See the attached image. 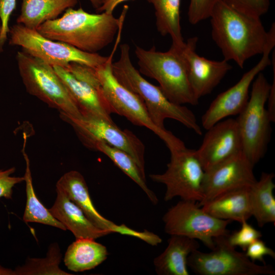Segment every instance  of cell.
I'll return each instance as SVG.
<instances>
[{"label": "cell", "mask_w": 275, "mask_h": 275, "mask_svg": "<svg viewBox=\"0 0 275 275\" xmlns=\"http://www.w3.org/2000/svg\"><path fill=\"white\" fill-rule=\"evenodd\" d=\"M209 18L212 39L224 60L233 61L243 68L248 60L264 52L272 25L269 31H266L260 17L245 14L224 0H219Z\"/></svg>", "instance_id": "6da1fadb"}, {"label": "cell", "mask_w": 275, "mask_h": 275, "mask_svg": "<svg viewBox=\"0 0 275 275\" xmlns=\"http://www.w3.org/2000/svg\"><path fill=\"white\" fill-rule=\"evenodd\" d=\"M128 7L125 5L119 18L113 14H92L67 9L57 19L48 20L36 30L49 39L69 44L83 51L95 53L110 44L118 33Z\"/></svg>", "instance_id": "7a4b0ae2"}, {"label": "cell", "mask_w": 275, "mask_h": 275, "mask_svg": "<svg viewBox=\"0 0 275 275\" xmlns=\"http://www.w3.org/2000/svg\"><path fill=\"white\" fill-rule=\"evenodd\" d=\"M113 73L123 86L137 95L145 104L150 118L162 129L167 119L175 120L196 134L202 131L194 113L184 105L171 101L159 86L145 79L132 65L130 57V47L126 43L120 46V57L112 63Z\"/></svg>", "instance_id": "3957f363"}, {"label": "cell", "mask_w": 275, "mask_h": 275, "mask_svg": "<svg viewBox=\"0 0 275 275\" xmlns=\"http://www.w3.org/2000/svg\"><path fill=\"white\" fill-rule=\"evenodd\" d=\"M182 48L172 44L168 51L162 52L157 51L154 46L146 50L136 46L135 54L140 73L155 79L171 101L196 105L199 99L189 81Z\"/></svg>", "instance_id": "277c9868"}, {"label": "cell", "mask_w": 275, "mask_h": 275, "mask_svg": "<svg viewBox=\"0 0 275 275\" xmlns=\"http://www.w3.org/2000/svg\"><path fill=\"white\" fill-rule=\"evenodd\" d=\"M116 47L115 46L106 62L95 68L111 113L125 117L136 126H143L151 130L163 141L170 152L186 147L183 142L172 132L156 126L150 118L142 99L115 78L112 65Z\"/></svg>", "instance_id": "5b68a950"}, {"label": "cell", "mask_w": 275, "mask_h": 275, "mask_svg": "<svg viewBox=\"0 0 275 275\" xmlns=\"http://www.w3.org/2000/svg\"><path fill=\"white\" fill-rule=\"evenodd\" d=\"M252 85L248 102L236 121L242 151L255 166L265 156L270 138L272 121L265 104L271 85L261 72Z\"/></svg>", "instance_id": "8992f818"}, {"label": "cell", "mask_w": 275, "mask_h": 275, "mask_svg": "<svg viewBox=\"0 0 275 275\" xmlns=\"http://www.w3.org/2000/svg\"><path fill=\"white\" fill-rule=\"evenodd\" d=\"M17 64L27 92L67 115L82 116L66 85L52 66L23 50L16 56Z\"/></svg>", "instance_id": "52a82bcc"}, {"label": "cell", "mask_w": 275, "mask_h": 275, "mask_svg": "<svg viewBox=\"0 0 275 275\" xmlns=\"http://www.w3.org/2000/svg\"><path fill=\"white\" fill-rule=\"evenodd\" d=\"M9 44L21 47L26 53L48 64L66 68L77 63L93 68L103 64L108 57L89 53L69 44L47 38L36 30L16 23L10 28Z\"/></svg>", "instance_id": "ba28073f"}, {"label": "cell", "mask_w": 275, "mask_h": 275, "mask_svg": "<svg viewBox=\"0 0 275 275\" xmlns=\"http://www.w3.org/2000/svg\"><path fill=\"white\" fill-rule=\"evenodd\" d=\"M162 220L166 233L200 240L210 250L214 238L229 234L227 227L231 223L212 216L195 201L182 200L168 210Z\"/></svg>", "instance_id": "9c48e42d"}, {"label": "cell", "mask_w": 275, "mask_h": 275, "mask_svg": "<svg viewBox=\"0 0 275 275\" xmlns=\"http://www.w3.org/2000/svg\"><path fill=\"white\" fill-rule=\"evenodd\" d=\"M215 246L209 252L197 250L188 257L187 265L200 275H274L271 265H258L245 253L230 245L227 236L214 239Z\"/></svg>", "instance_id": "30bf717a"}, {"label": "cell", "mask_w": 275, "mask_h": 275, "mask_svg": "<svg viewBox=\"0 0 275 275\" xmlns=\"http://www.w3.org/2000/svg\"><path fill=\"white\" fill-rule=\"evenodd\" d=\"M60 116L72 127L85 146L93 150L95 144L101 141L122 150L133 158L142 171L145 173V146L130 130H122L113 121L102 118L83 116L75 117L61 112Z\"/></svg>", "instance_id": "8fae6325"}, {"label": "cell", "mask_w": 275, "mask_h": 275, "mask_svg": "<svg viewBox=\"0 0 275 275\" xmlns=\"http://www.w3.org/2000/svg\"><path fill=\"white\" fill-rule=\"evenodd\" d=\"M170 153L166 171L162 174H150L149 177L166 186L165 201L179 197L182 200L199 203L203 199L202 184L205 171L196 150L185 147Z\"/></svg>", "instance_id": "7c38bea8"}, {"label": "cell", "mask_w": 275, "mask_h": 275, "mask_svg": "<svg viewBox=\"0 0 275 275\" xmlns=\"http://www.w3.org/2000/svg\"><path fill=\"white\" fill-rule=\"evenodd\" d=\"M275 46V30L271 32L268 43L260 61L246 72L231 88L219 94L202 117V125L207 130L217 122L239 115L249 99V89L256 76L271 64L269 55Z\"/></svg>", "instance_id": "4fadbf2b"}, {"label": "cell", "mask_w": 275, "mask_h": 275, "mask_svg": "<svg viewBox=\"0 0 275 275\" xmlns=\"http://www.w3.org/2000/svg\"><path fill=\"white\" fill-rule=\"evenodd\" d=\"M56 186L60 188L99 229L109 234L117 233L134 237L153 246L161 242V238L151 232L147 230L137 231L124 224L117 225L101 215L94 206L85 179L79 172L70 171L65 173L57 181Z\"/></svg>", "instance_id": "5bb4252c"}, {"label": "cell", "mask_w": 275, "mask_h": 275, "mask_svg": "<svg viewBox=\"0 0 275 275\" xmlns=\"http://www.w3.org/2000/svg\"><path fill=\"white\" fill-rule=\"evenodd\" d=\"M242 151L205 171L202 184L205 202L226 191L243 187H250L256 181L253 168Z\"/></svg>", "instance_id": "9a60e30c"}, {"label": "cell", "mask_w": 275, "mask_h": 275, "mask_svg": "<svg viewBox=\"0 0 275 275\" xmlns=\"http://www.w3.org/2000/svg\"><path fill=\"white\" fill-rule=\"evenodd\" d=\"M196 155L205 171L242 151L236 119L222 120L208 128Z\"/></svg>", "instance_id": "2e32d148"}, {"label": "cell", "mask_w": 275, "mask_h": 275, "mask_svg": "<svg viewBox=\"0 0 275 275\" xmlns=\"http://www.w3.org/2000/svg\"><path fill=\"white\" fill-rule=\"evenodd\" d=\"M196 37L185 42L182 52L185 58L189 83L196 97L199 100L209 94L232 69L228 61L209 60L196 52Z\"/></svg>", "instance_id": "e0dca14e"}, {"label": "cell", "mask_w": 275, "mask_h": 275, "mask_svg": "<svg viewBox=\"0 0 275 275\" xmlns=\"http://www.w3.org/2000/svg\"><path fill=\"white\" fill-rule=\"evenodd\" d=\"M53 67L66 85L82 116L113 121L102 88H97L78 80L62 67L54 66Z\"/></svg>", "instance_id": "ac0fdd59"}, {"label": "cell", "mask_w": 275, "mask_h": 275, "mask_svg": "<svg viewBox=\"0 0 275 275\" xmlns=\"http://www.w3.org/2000/svg\"><path fill=\"white\" fill-rule=\"evenodd\" d=\"M56 191L54 203L48 210L54 218L73 233L76 239L95 240L109 234L96 226L60 188L56 186Z\"/></svg>", "instance_id": "d6986e66"}, {"label": "cell", "mask_w": 275, "mask_h": 275, "mask_svg": "<svg viewBox=\"0 0 275 275\" xmlns=\"http://www.w3.org/2000/svg\"><path fill=\"white\" fill-rule=\"evenodd\" d=\"M251 187V186H250ZM250 187L230 190L205 202L201 207L212 216L240 223L252 216Z\"/></svg>", "instance_id": "ffe728a7"}, {"label": "cell", "mask_w": 275, "mask_h": 275, "mask_svg": "<svg viewBox=\"0 0 275 275\" xmlns=\"http://www.w3.org/2000/svg\"><path fill=\"white\" fill-rule=\"evenodd\" d=\"M164 251L154 259L153 264L158 275H189L187 260L198 250L197 240L186 236L172 235Z\"/></svg>", "instance_id": "44dd1931"}, {"label": "cell", "mask_w": 275, "mask_h": 275, "mask_svg": "<svg viewBox=\"0 0 275 275\" xmlns=\"http://www.w3.org/2000/svg\"><path fill=\"white\" fill-rule=\"evenodd\" d=\"M108 253L105 246L88 238L76 239L68 247L64 262L73 272L94 269L107 258Z\"/></svg>", "instance_id": "7402d4cb"}, {"label": "cell", "mask_w": 275, "mask_h": 275, "mask_svg": "<svg viewBox=\"0 0 275 275\" xmlns=\"http://www.w3.org/2000/svg\"><path fill=\"white\" fill-rule=\"evenodd\" d=\"M78 0H22L21 11L16 22L36 30L45 22L53 20Z\"/></svg>", "instance_id": "603a6c76"}, {"label": "cell", "mask_w": 275, "mask_h": 275, "mask_svg": "<svg viewBox=\"0 0 275 275\" xmlns=\"http://www.w3.org/2000/svg\"><path fill=\"white\" fill-rule=\"evenodd\" d=\"M273 173L262 172L260 179L250 187V199L254 216L260 227L275 223V187Z\"/></svg>", "instance_id": "cb8c5ba5"}, {"label": "cell", "mask_w": 275, "mask_h": 275, "mask_svg": "<svg viewBox=\"0 0 275 275\" xmlns=\"http://www.w3.org/2000/svg\"><path fill=\"white\" fill-rule=\"evenodd\" d=\"M155 9L156 26L162 36L169 35L172 44L182 48L185 42L180 25L181 0H147Z\"/></svg>", "instance_id": "d4e9b609"}, {"label": "cell", "mask_w": 275, "mask_h": 275, "mask_svg": "<svg viewBox=\"0 0 275 275\" xmlns=\"http://www.w3.org/2000/svg\"><path fill=\"white\" fill-rule=\"evenodd\" d=\"M26 142V136L24 134L22 152L26 164L24 177L26 200L23 220L26 223H39L66 231L67 229L64 225L52 216L48 209L44 206L36 195L33 185L30 159L24 150Z\"/></svg>", "instance_id": "484cf974"}, {"label": "cell", "mask_w": 275, "mask_h": 275, "mask_svg": "<svg viewBox=\"0 0 275 275\" xmlns=\"http://www.w3.org/2000/svg\"><path fill=\"white\" fill-rule=\"evenodd\" d=\"M93 150L99 151L106 155L120 170L140 186L152 204L154 205L158 204V199L156 195L147 184L145 173L142 171L135 160L129 154L101 141L96 142Z\"/></svg>", "instance_id": "4316f807"}, {"label": "cell", "mask_w": 275, "mask_h": 275, "mask_svg": "<svg viewBox=\"0 0 275 275\" xmlns=\"http://www.w3.org/2000/svg\"><path fill=\"white\" fill-rule=\"evenodd\" d=\"M62 254L57 242L50 244L44 258H28L14 270L15 275H71L60 267Z\"/></svg>", "instance_id": "83f0119b"}, {"label": "cell", "mask_w": 275, "mask_h": 275, "mask_svg": "<svg viewBox=\"0 0 275 275\" xmlns=\"http://www.w3.org/2000/svg\"><path fill=\"white\" fill-rule=\"evenodd\" d=\"M241 227L227 236V240L232 246H239L245 251L248 246L256 240L262 237L261 232L248 223L247 221L241 223Z\"/></svg>", "instance_id": "f1b7e54d"}, {"label": "cell", "mask_w": 275, "mask_h": 275, "mask_svg": "<svg viewBox=\"0 0 275 275\" xmlns=\"http://www.w3.org/2000/svg\"><path fill=\"white\" fill-rule=\"evenodd\" d=\"M224 1L238 11L260 18L268 12L270 7L269 0Z\"/></svg>", "instance_id": "f546056e"}, {"label": "cell", "mask_w": 275, "mask_h": 275, "mask_svg": "<svg viewBox=\"0 0 275 275\" xmlns=\"http://www.w3.org/2000/svg\"><path fill=\"white\" fill-rule=\"evenodd\" d=\"M219 0H190L187 16L190 23L196 24L209 18L212 10Z\"/></svg>", "instance_id": "4dcf8cb0"}, {"label": "cell", "mask_w": 275, "mask_h": 275, "mask_svg": "<svg viewBox=\"0 0 275 275\" xmlns=\"http://www.w3.org/2000/svg\"><path fill=\"white\" fill-rule=\"evenodd\" d=\"M16 0H0V52L3 51L4 46L8 39L10 31L9 21L10 16L16 8Z\"/></svg>", "instance_id": "1f68e13d"}, {"label": "cell", "mask_w": 275, "mask_h": 275, "mask_svg": "<svg viewBox=\"0 0 275 275\" xmlns=\"http://www.w3.org/2000/svg\"><path fill=\"white\" fill-rule=\"evenodd\" d=\"M15 172V168L0 170V198L11 199L13 187L23 181L24 177L11 176Z\"/></svg>", "instance_id": "d6a6232c"}, {"label": "cell", "mask_w": 275, "mask_h": 275, "mask_svg": "<svg viewBox=\"0 0 275 275\" xmlns=\"http://www.w3.org/2000/svg\"><path fill=\"white\" fill-rule=\"evenodd\" d=\"M245 254L251 261H259L265 264L264 259L265 256L268 255L275 258V252L268 247L262 240L258 239L250 244L245 250Z\"/></svg>", "instance_id": "836d02e7"}, {"label": "cell", "mask_w": 275, "mask_h": 275, "mask_svg": "<svg viewBox=\"0 0 275 275\" xmlns=\"http://www.w3.org/2000/svg\"><path fill=\"white\" fill-rule=\"evenodd\" d=\"M272 63L273 65V81L270 86L269 93L267 98L268 108L267 110L272 122L275 121V58L274 53L272 54Z\"/></svg>", "instance_id": "e575fe53"}, {"label": "cell", "mask_w": 275, "mask_h": 275, "mask_svg": "<svg viewBox=\"0 0 275 275\" xmlns=\"http://www.w3.org/2000/svg\"><path fill=\"white\" fill-rule=\"evenodd\" d=\"M130 0H105L103 5L97 10V12L113 14L116 7L120 4Z\"/></svg>", "instance_id": "d590c367"}, {"label": "cell", "mask_w": 275, "mask_h": 275, "mask_svg": "<svg viewBox=\"0 0 275 275\" xmlns=\"http://www.w3.org/2000/svg\"><path fill=\"white\" fill-rule=\"evenodd\" d=\"M0 275H15L14 270L6 268L0 264Z\"/></svg>", "instance_id": "8d00e7d4"}, {"label": "cell", "mask_w": 275, "mask_h": 275, "mask_svg": "<svg viewBox=\"0 0 275 275\" xmlns=\"http://www.w3.org/2000/svg\"><path fill=\"white\" fill-rule=\"evenodd\" d=\"M91 3L93 7L97 10L104 3L105 0H89Z\"/></svg>", "instance_id": "74e56055"}, {"label": "cell", "mask_w": 275, "mask_h": 275, "mask_svg": "<svg viewBox=\"0 0 275 275\" xmlns=\"http://www.w3.org/2000/svg\"><path fill=\"white\" fill-rule=\"evenodd\" d=\"M1 25L0 24V33H1Z\"/></svg>", "instance_id": "f35d334b"}]
</instances>
